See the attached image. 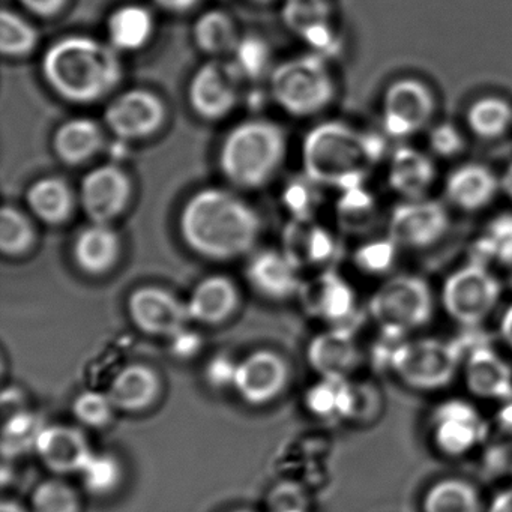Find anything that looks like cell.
Segmentation results:
<instances>
[{"instance_id": "cell-9", "label": "cell", "mask_w": 512, "mask_h": 512, "mask_svg": "<svg viewBox=\"0 0 512 512\" xmlns=\"http://www.w3.org/2000/svg\"><path fill=\"white\" fill-rule=\"evenodd\" d=\"M166 101L146 88L119 92L107 103L103 124L107 133L122 142H143L157 136L166 125Z\"/></svg>"}, {"instance_id": "cell-39", "label": "cell", "mask_w": 512, "mask_h": 512, "mask_svg": "<svg viewBox=\"0 0 512 512\" xmlns=\"http://www.w3.org/2000/svg\"><path fill=\"white\" fill-rule=\"evenodd\" d=\"M40 43V32L28 17L4 8L0 13V52L4 58L20 59L32 55Z\"/></svg>"}, {"instance_id": "cell-48", "label": "cell", "mask_w": 512, "mask_h": 512, "mask_svg": "<svg viewBox=\"0 0 512 512\" xmlns=\"http://www.w3.org/2000/svg\"><path fill=\"white\" fill-rule=\"evenodd\" d=\"M268 512L293 511V509H310L307 491L301 484L293 481L278 482L268 493L266 500Z\"/></svg>"}, {"instance_id": "cell-37", "label": "cell", "mask_w": 512, "mask_h": 512, "mask_svg": "<svg viewBox=\"0 0 512 512\" xmlns=\"http://www.w3.org/2000/svg\"><path fill=\"white\" fill-rule=\"evenodd\" d=\"M472 253L476 262L512 268V214H500L488 221L473 244Z\"/></svg>"}, {"instance_id": "cell-3", "label": "cell", "mask_w": 512, "mask_h": 512, "mask_svg": "<svg viewBox=\"0 0 512 512\" xmlns=\"http://www.w3.org/2000/svg\"><path fill=\"white\" fill-rule=\"evenodd\" d=\"M385 139L340 121L322 122L302 142L304 175L320 187L338 191L362 187L368 173L385 157Z\"/></svg>"}, {"instance_id": "cell-35", "label": "cell", "mask_w": 512, "mask_h": 512, "mask_svg": "<svg viewBox=\"0 0 512 512\" xmlns=\"http://www.w3.org/2000/svg\"><path fill=\"white\" fill-rule=\"evenodd\" d=\"M38 233L34 217L13 205L0 211V251L5 257L19 259L34 250Z\"/></svg>"}, {"instance_id": "cell-25", "label": "cell", "mask_w": 512, "mask_h": 512, "mask_svg": "<svg viewBox=\"0 0 512 512\" xmlns=\"http://www.w3.org/2000/svg\"><path fill=\"white\" fill-rule=\"evenodd\" d=\"M107 394L118 412H146L160 400L163 379L151 365L134 362L125 365L113 376Z\"/></svg>"}, {"instance_id": "cell-8", "label": "cell", "mask_w": 512, "mask_h": 512, "mask_svg": "<svg viewBox=\"0 0 512 512\" xmlns=\"http://www.w3.org/2000/svg\"><path fill=\"white\" fill-rule=\"evenodd\" d=\"M502 286L484 263L472 262L452 272L442 287L443 310L458 325L476 328L499 304Z\"/></svg>"}, {"instance_id": "cell-24", "label": "cell", "mask_w": 512, "mask_h": 512, "mask_svg": "<svg viewBox=\"0 0 512 512\" xmlns=\"http://www.w3.org/2000/svg\"><path fill=\"white\" fill-rule=\"evenodd\" d=\"M241 305L238 284L223 274L202 278L187 299L188 314L193 322L218 326L229 322Z\"/></svg>"}, {"instance_id": "cell-55", "label": "cell", "mask_w": 512, "mask_h": 512, "mask_svg": "<svg viewBox=\"0 0 512 512\" xmlns=\"http://www.w3.org/2000/svg\"><path fill=\"white\" fill-rule=\"evenodd\" d=\"M487 512H512V487L497 493L488 505Z\"/></svg>"}, {"instance_id": "cell-30", "label": "cell", "mask_w": 512, "mask_h": 512, "mask_svg": "<svg viewBox=\"0 0 512 512\" xmlns=\"http://www.w3.org/2000/svg\"><path fill=\"white\" fill-rule=\"evenodd\" d=\"M436 176V166L424 152L410 146H401L392 152L388 184L403 199H425L436 182Z\"/></svg>"}, {"instance_id": "cell-33", "label": "cell", "mask_w": 512, "mask_h": 512, "mask_svg": "<svg viewBox=\"0 0 512 512\" xmlns=\"http://www.w3.org/2000/svg\"><path fill=\"white\" fill-rule=\"evenodd\" d=\"M355 382L352 379L320 377L305 394L311 415L326 421H352Z\"/></svg>"}, {"instance_id": "cell-13", "label": "cell", "mask_w": 512, "mask_h": 512, "mask_svg": "<svg viewBox=\"0 0 512 512\" xmlns=\"http://www.w3.org/2000/svg\"><path fill=\"white\" fill-rule=\"evenodd\" d=\"M434 112L436 100L424 82L413 77L395 80L383 97V131L392 139H409L430 125Z\"/></svg>"}, {"instance_id": "cell-56", "label": "cell", "mask_w": 512, "mask_h": 512, "mask_svg": "<svg viewBox=\"0 0 512 512\" xmlns=\"http://www.w3.org/2000/svg\"><path fill=\"white\" fill-rule=\"evenodd\" d=\"M500 337L503 343L512 350V304L508 305L499 323Z\"/></svg>"}, {"instance_id": "cell-5", "label": "cell", "mask_w": 512, "mask_h": 512, "mask_svg": "<svg viewBox=\"0 0 512 512\" xmlns=\"http://www.w3.org/2000/svg\"><path fill=\"white\" fill-rule=\"evenodd\" d=\"M274 103L293 118H313L334 103L337 95L328 58L310 52L275 65L268 77Z\"/></svg>"}, {"instance_id": "cell-52", "label": "cell", "mask_w": 512, "mask_h": 512, "mask_svg": "<svg viewBox=\"0 0 512 512\" xmlns=\"http://www.w3.org/2000/svg\"><path fill=\"white\" fill-rule=\"evenodd\" d=\"M170 340H172L173 352L179 358H190V356L196 355L197 350L200 349L199 338L194 334H190L187 328L173 335Z\"/></svg>"}, {"instance_id": "cell-11", "label": "cell", "mask_w": 512, "mask_h": 512, "mask_svg": "<svg viewBox=\"0 0 512 512\" xmlns=\"http://www.w3.org/2000/svg\"><path fill=\"white\" fill-rule=\"evenodd\" d=\"M77 194L89 223L113 226L133 202L134 182L119 164H100L83 176Z\"/></svg>"}, {"instance_id": "cell-20", "label": "cell", "mask_w": 512, "mask_h": 512, "mask_svg": "<svg viewBox=\"0 0 512 512\" xmlns=\"http://www.w3.org/2000/svg\"><path fill=\"white\" fill-rule=\"evenodd\" d=\"M35 454L53 475H79L94 455V449L82 428L53 424L41 431Z\"/></svg>"}, {"instance_id": "cell-1", "label": "cell", "mask_w": 512, "mask_h": 512, "mask_svg": "<svg viewBox=\"0 0 512 512\" xmlns=\"http://www.w3.org/2000/svg\"><path fill=\"white\" fill-rule=\"evenodd\" d=\"M178 229L191 253L209 262H233L254 253L263 221L233 188L206 187L185 200Z\"/></svg>"}, {"instance_id": "cell-14", "label": "cell", "mask_w": 512, "mask_h": 512, "mask_svg": "<svg viewBox=\"0 0 512 512\" xmlns=\"http://www.w3.org/2000/svg\"><path fill=\"white\" fill-rule=\"evenodd\" d=\"M127 313L131 323L151 337L172 338L191 322L187 301L155 284H145L130 293Z\"/></svg>"}, {"instance_id": "cell-51", "label": "cell", "mask_w": 512, "mask_h": 512, "mask_svg": "<svg viewBox=\"0 0 512 512\" xmlns=\"http://www.w3.org/2000/svg\"><path fill=\"white\" fill-rule=\"evenodd\" d=\"M17 2L29 14L44 20L55 19L70 4V0H17Z\"/></svg>"}, {"instance_id": "cell-38", "label": "cell", "mask_w": 512, "mask_h": 512, "mask_svg": "<svg viewBox=\"0 0 512 512\" xmlns=\"http://www.w3.org/2000/svg\"><path fill=\"white\" fill-rule=\"evenodd\" d=\"M2 419V454L5 460H14L28 452H35L38 437L46 427L43 418L25 409Z\"/></svg>"}, {"instance_id": "cell-23", "label": "cell", "mask_w": 512, "mask_h": 512, "mask_svg": "<svg viewBox=\"0 0 512 512\" xmlns=\"http://www.w3.org/2000/svg\"><path fill=\"white\" fill-rule=\"evenodd\" d=\"M121 256L122 239L112 224L89 223L77 232L71 244L74 265L89 277L110 274Z\"/></svg>"}, {"instance_id": "cell-58", "label": "cell", "mask_w": 512, "mask_h": 512, "mask_svg": "<svg viewBox=\"0 0 512 512\" xmlns=\"http://www.w3.org/2000/svg\"><path fill=\"white\" fill-rule=\"evenodd\" d=\"M499 421L503 430L512 431V400L503 401V407L499 413Z\"/></svg>"}, {"instance_id": "cell-62", "label": "cell", "mask_w": 512, "mask_h": 512, "mask_svg": "<svg viewBox=\"0 0 512 512\" xmlns=\"http://www.w3.org/2000/svg\"><path fill=\"white\" fill-rule=\"evenodd\" d=\"M229 512H256V511H251V509H233V511H229Z\"/></svg>"}, {"instance_id": "cell-36", "label": "cell", "mask_w": 512, "mask_h": 512, "mask_svg": "<svg viewBox=\"0 0 512 512\" xmlns=\"http://www.w3.org/2000/svg\"><path fill=\"white\" fill-rule=\"evenodd\" d=\"M466 122L478 139L488 142L500 139L511 130L512 106L499 97L479 98L467 109Z\"/></svg>"}, {"instance_id": "cell-47", "label": "cell", "mask_w": 512, "mask_h": 512, "mask_svg": "<svg viewBox=\"0 0 512 512\" xmlns=\"http://www.w3.org/2000/svg\"><path fill=\"white\" fill-rule=\"evenodd\" d=\"M383 409V397L374 383L355 382V401H353L352 421L356 424H368L376 421Z\"/></svg>"}, {"instance_id": "cell-44", "label": "cell", "mask_w": 512, "mask_h": 512, "mask_svg": "<svg viewBox=\"0 0 512 512\" xmlns=\"http://www.w3.org/2000/svg\"><path fill=\"white\" fill-rule=\"evenodd\" d=\"M71 409H73L74 418L83 427L92 428V430H103L109 427L118 413L107 391H82L74 398Z\"/></svg>"}, {"instance_id": "cell-54", "label": "cell", "mask_w": 512, "mask_h": 512, "mask_svg": "<svg viewBox=\"0 0 512 512\" xmlns=\"http://www.w3.org/2000/svg\"><path fill=\"white\" fill-rule=\"evenodd\" d=\"M155 7L166 13L187 14L203 4V0H152Z\"/></svg>"}, {"instance_id": "cell-43", "label": "cell", "mask_w": 512, "mask_h": 512, "mask_svg": "<svg viewBox=\"0 0 512 512\" xmlns=\"http://www.w3.org/2000/svg\"><path fill=\"white\" fill-rule=\"evenodd\" d=\"M31 512H82V497L79 491L65 479L49 478L32 490Z\"/></svg>"}, {"instance_id": "cell-50", "label": "cell", "mask_w": 512, "mask_h": 512, "mask_svg": "<svg viewBox=\"0 0 512 512\" xmlns=\"http://www.w3.org/2000/svg\"><path fill=\"white\" fill-rule=\"evenodd\" d=\"M236 367L238 362L230 361L226 356H217L209 362L206 368V380L214 388H227L235 383Z\"/></svg>"}, {"instance_id": "cell-42", "label": "cell", "mask_w": 512, "mask_h": 512, "mask_svg": "<svg viewBox=\"0 0 512 512\" xmlns=\"http://www.w3.org/2000/svg\"><path fill=\"white\" fill-rule=\"evenodd\" d=\"M232 59V65L242 80L269 77L275 67L272 65L271 47L259 35H242Z\"/></svg>"}, {"instance_id": "cell-16", "label": "cell", "mask_w": 512, "mask_h": 512, "mask_svg": "<svg viewBox=\"0 0 512 512\" xmlns=\"http://www.w3.org/2000/svg\"><path fill=\"white\" fill-rule=\"evenodd\" d=\"M290 383V365L274 350H256L236 367L233 389L248 406L263 407L277 400Z\"/></svg>"}, {"instance_id": "cell-15", "label": "cell", "mask_w": 512, "mask_h": 512, "mask_svg": "<svg viewBox=\"0 0 512 512\" xmlns=\"http://www.w3.org/2000/svg\"><path fill=\"white\" fill-rule=\"evenodd\" d=\"M451 220L445 206L436 200H406L392 209L388 236L398 248L422 250L433 247L448 233Z\"/></svg>"}, {"instance_id": "cell-29", "label": "cell", "mask_w": 512, "mask_h": 512, "mask_svg": "<svg viewBox=\"0 0 512 512\" xmlns=\"http://www.w3.org/2000/svg\"><path fill=\"white\" fill-rule=\"evenodd\" d=\"M500 191V181L484 164L470 163L457 167L446 178V199L466 212L487 208Z\"/></svg>"}, {"instance_id": "cell-22", "label": "cell", "mask_w": 512, "mask_h": 512, "mask_svg": "<svg viewBox=\"0 0 512 512\" xmlns=\"http://www.w3.org/2000/svg\"><path fill=\"white\" fill-rule=\"evenodd\" d=\"M301 295L314 317L331 328L352 326L356 314V296L352 286L340 275L325 271L302 286Z\"/></svg>"}, {"instance_id": "cell-49", "label": "cell", "mask_w": 512, "mask_h": 512, "mask_svg": "<svg viewBox=\"0 0 512 512\" xmlns=\"http://www.w3.org/2000/svg\"><path fill=\"white\" fill-rule=\"evenodd\" d=\"M428 146L437 157L454 158L464 151L466 142H464L463 134L454 124L443 122V124L431 128L430 134H428Z\"/></svg>"}, {"instance_id": "cell-10", "label": "cell", "mask_w": 512, "mask_h": 512, "mask_svg": "<svg viewBox=\"0 0 512 512\" xmlns=\"http://www.w3.org/2000/svg\"><path fill=\"white\" fill-rule=\"evenodd\" d=\"M431 442L439 454L460 458L475 451L488 433V425L469 401L449 398L434 407L428 419Z\"/></svg>"}, {"instance_id": "cell-27", "label": "cell", "mask_w": 512, "mask_h": 512, "mask_svg": "<svg viewBox=\"0 0 512 512\" xmlns=\"http://www.w3.org/2000/svg\"><path fill=\"white\" fill-rule=\"evenodd\" d=\"M25 202L26 209L35 221L58 227L73 217L79 206V194L61 176H41L29 185Z\"/></svg>"}, {"instance_id": "cell-34", "label": "cell", "mask_w": 512, "mask_h": 512, "mask_svg": "<svg viewBox=\"0 0 512 512\" xmlns=\"http://www.w3.org/2000/svg\"><path fill=\"white\" fill-rule=\"evenodd\" d=\"M482 497L472 482L445 478L434 482L422 497V512H482Z\"/></svg>"}, {"instance_id": "cell-17", "label": "cell", "mask_w": 512, "mask_h": 512, "mask_svg": "<svg viewBox=\"0 0 512 512\" xmlns=\"http://www.w3.org/2000/svg\"><path fill=\"white\" fill-rule=\"evenodd\" d=\"M281 20L311 52L325 58L337 53L340 38L332 23L331 0H283Z\"/></svg>"}, {"instance_id": "cell-6", "label": "cell", "mask_w": 512, "mask_h": 512, "mask_svg": "<svg viewBox=\"0 0 512 512\" xmlns=\"http://www.w3.org/2000/svg\"><path fill=\"white\" fill-rule=\"evenodd\" d=\"M466 352L457 341L412 338L397 341L386 356L389 370L407 388L440 391L454 382Z\"/></svg>"}, {"instance_id": "cell-32", "label": "cell", "mask_w": 512, "mask_h": 512, "mask_svg": "<svg viewBox=\"0 0 512 512\" xmlns=\"http://www.w3.org/2000/svg\"><path fill=\"white\" fill-rule=\"evenodd\" d=\"M194 46L211 59L232 56L241 40L235 19L223 10H208L200 14L191 29Z\"/></svg>"}, {"instance_id": "cell-18", "label": "cell", "mask_w": 512, "mask_h": 512, "mask_svg": "<svg viewBox=\"0 0 512 512\" xmlns=\"http://www.w3.org/2000/svg\"><path fill=\"white\" fill-rule=\"evenodd\" d=\"M245 278L251 289L268 299L281 302L301 295V268L283 250H260L250 254Z\"/></svg>"}, {"instance_id": "cell-40", "label": "cell", "mask_w": 512, "mask_h": 512, "mask_svg": "<svg viewBox=\"0 0 512 512\" xmlns=\"http://www.w3.org/2000/svg\"><path fill=\"white\" fill-rule=\"evenodd\" d=\"M79 475L86 493L94 497L112 496L124 482V464L115 454L94 452Z\"/></svg>"}, {"instance_id": "cell-4", "label": "cell", "mask_w": 512, "mask_h": 512, "mask_svg": "<svg viewBox=\"0 0 512 512\" xmlns=\"http://www.w3.org/2000/svg\"><path fill=\"white\" fill-rule=\"evenodd\" d=\"M287 133L271 119L251 118L227 131L218 148V169L236 191H253L277 176L287 157Z\"/></svg>"}, {"instance_id": "cell-46", "label": "cell", "mask_w": 512, "mask_h": 512, "mask_svg": "<svg viewBox=\"0 0 512 512\" xmlns=\"http://www.w3.org/2000/svg\"><path fill=\"white\" fill-rule=\"evenodd\" d=\"M398 245L391 238L368 242L355 253V263L362 272L380 275L388 272L397 259Z\"/></svg>"}, {"instance_id": "cell-41", "label": "cell", "mask_w": 512, "mask_h": 512, "mask_svg": "<svg viewBox=\"0 0 512 512\" xmlns=\"http://www.w3.org/2000/svg\"><path fill=\"white\" fill-rule=\"evenodd\" d=\"M337 202V217L340 226L349 233H362L376 223L377 206L374 197L362 187L340 191Z\"/></svg>"}, {"instance_id": "cell-59", "label": "cell", "mask_w": 512, "mask_h": 512, "mask_svg": "<svg viewBox=\"0 0 512 512\" xmlns=\"http://www.w3.org/2000/svg\"><path fill=\"white\" fill-rule=\"evenodd\" d=\"M0 512H31L28 506L16 499H4L0 505Z\"/></svg>"}, {"instance_id": "cell-45", "label": "cell", "mask_w": 512, "mask_h": 512, "mask_svg": "<svg viewBox=\"0 0 512 512\" xmlns=\"http://www.w3.org/2000/svg\"><path fill=\"white\" fill-rule=\"evenodd\" d=\"M320 185L311 181L308 176L295 179L286 185L283 202L292 218H313L314 211L319 205Z\"/></svg>"}, {"instance_id": "cell-28", "label": "cell", "mask_w": 512, "mask_h": 512, "mask_svg": "<svg viewBox=\"0 0 512 512\" xmlns=\"http://www.w3.org/2000/svg\"><path fill=\"white\" fill-rule=\"evenodd\" d=\"M281 250L302 269L322 268L337 256L334 236L313 218H292L283 233Z\"/></svg>"}, {"instance_id": "cell-57", "label": "cell", "mask_w": 512, "mask_h": 512, "mask_svg": "<svg viewBox=\"0 0 512 512\" xmlns=\"http://www.w3.org/2000/svg\"><path fill=\"white\" fill-rule=\"evenodd\" d=\"M500 191L512 200V163L508 164L505 170H503L502 176L499 178Z\"/></svg>"}, {"instance_id": "cell-2", "label": "cell", "mask_w": 512, "mask_h": 512, "mask_svg": "<svg viewBox=\"0 0 512 512\" xmlns=\"http://www.w3.org/2000/svg\"><path fill=\"white\" fill-rule=\"evenodd\" d=\"M41 76L47 88L68 104L91 106L106 100L124 77L121 53L91 35H65L41 56Z\"/></svg>"}, {"instance_id": "cell-61", "label": "cell", "mask_w": 512, "mask_h": 512, "mask_svg": "<svg viewBox=\"0 0 512 512\" xmlns=\"http://www.w3.org/2000/svg\"><path fill=\"white\" fill-rule=\"evenodd\" d=\"M281 512H310V509H293V511H281Z\"/></svg>"}, {"instance_id": "cell-53", "label": "cell", "mask_w": 512, "mask_h": 512, "mask_svg": "<svg viewBox=\"0 0 512 512\" xmlns=\"http://www.w3.org/2000/svg\"><path fill=\"white\" fill-rule=\"evenodd\" d=\"M28 409L26 406V397L20 389H5L2 394V418L20 412V410Z\"/></svg>"}, {"instance_id": "cell-31", "label": "cell", "mask_w": 512, "mask_h": 512, "mask_svg": "<svg viewBox=\"0 0 512 512\" xmlns=\"http://www.w3.org/2000/svg\"><path fill=\"white\" fill-rule=\"evenodd\" d=\"M154 13L142 4H125L107 17V43L121 53H136L146 49L155 35Z\"/></svg>"}, {"instance_id": "cell-7", "label": "cell", "mask_w": 512, "mask_h": 512, "mask_svg": "<svg viewBox=\"0 0 512 512\" xmlns=\"http://www.w3.org/2000/svg\"><path fill=\"white\" fill-rule=\"evenodd\" d=\"M368 313L386 340H404L433 319L430 284L418 275H395L382 284L368 302Z\"/></svg>"}, {"instance_id": "cell-60", "label": "cell", "mask_w": 512, "mask_h": 512, "mask_svg": "<svg viewBox=\"0 0 512 512\" xmlns=\"http://www.w3.org/2000/svg\"><path fill=\"white\" fill-rule=\"evenodd\" d=\"M250 2H254V4H272L275 0H250Z\"/></svg>"}, {"instance_id": "cell-26", "label": "cell", "mask_w": 512, "mask_h": 512, "mask_svg": "<svg viewBox=\"0 0 512 512\" xmlns=\"http://www.w3.org/2000/svg\"><path fill=\"white\" fill-rule=\"evenodd\" d=\"M106 133L104 124L95 119L85 116L68 119L59 124L53 133V154L65 166H85L103 151Z\"/></svg>"}, {"instance_id": "cell-19", "label": "cell", "mask_w": 512, "mask_h": 512, "mask_svg": "<svg viewBox=\"0 0 512 512\" xmlns=\"http://www.w3.org/2000/svg\"><path fill=\"white\" fill-rule=\"evenodd\" d=\"M361 344L352 326L320 332L307 347V361L320 377L350 379L362 364Z\"/></svg>"}, {"instance_id": "cell-12", "label": "cell", "mask_w": 512, "mask_h": 512, "mask_svg": "<svg viewBox=\"0 0 512 512\" xmlns=\"http://www.w3.org/2000/svg\"><path fill=\"white\" fill-rule=\"evenodd\" d=\"M241 80L232 62L209 59L200 65L187 88L188 104L194 115L206 122L226 119L238 107Z\"/></svg>"}, {"instance_id": "cell-21", "label": "cell", "mask_w": 512, "mask_h": 512, "mask_svg": "<svg viewBox=\"0 0 512 512\" xmlns=\"http://www.w3.org/2000/svg\"><path fill=\"white\" fill-rule=\"evenodd\" d=\"M463 377L467 391L476 398L512 400V367L488 344H478L464 355Z\"/></svg>"}]
</instances>
